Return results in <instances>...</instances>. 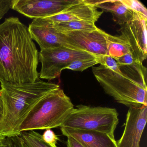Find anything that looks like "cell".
<instances>
[{"label": "cell", "mask_w": 147, "mask_h": 147, "mask_svg": "<svg viewBox=\"0 0 147 147\" xmlns=\"http://www.w3.org/2000/svg\"><path fill=\"white\" fill-rule=\"evenodd\" d=\"M38 53L28 27L18 18L0 24V81L35 82L39 79Z\"/></svg>", "instance_id": "cell-1"}, {"label": "cell", "mask_w": 147, "mask_h": 147, "mask_svg": "<svg viewBox=\"0 0 147 147\" xmlns=\"http://www.w3.org/2000/svg\"><path fill=\"white\" fill-rule=\"evenodd\" d=\"M92 71L105 92L129 108L147 106V69L143 63L119 65L113 58L102 57Z\"/></svg>", "instance_id": "cell-2"}, {"label": "cell", "mask_w": 147, "mask_h": 147, "mask_svg": "<svg viewBox=\"0 0 147 147\" xmlns=\"http://www.w3.org/2000/svg\"><path fill=\"white\" fill-rule=\"evenodd\" d=\"M4 104L0 136H19V128L35 106L52 91L60 88L57 84L38 79L31 83H10L0 81Z\"/></svg>", "instance_id": "cell-3"}, {"label": "cell", "mask_w": 147, "mask_h": 147, "mask_svg": "<svg viewBox=\"0 0 147 147\" xmlns=\"http://www.w3.org/2000/svg\"><path fill=\"white\" fill-rule=\"evenodd\" d=\"M74 108L63 90L56 89L35 106L20 125V132L61 127Z\"/></svg>", "instance_id": "cell-4"}, {"label": "cell", "mask_w": 147, "mask_h": 147, "mask_svg": "<svg viewBox=\"0 0 147 147\" xmlns=\"http://www.w3.org/2000/svg\"><path fill=\"white\" fill-rule=\"evenodd\" d=\"M118 113L115 108L76 106L61 127L105 133L114 139V131L119 123Z\"/></svg>", "instance_id": "cell-5"}, {"label": "cell", "mask_w": 147, "mask_h": 147, "mask_svg": "<svg viewBox=\"0 0 147 147\" xmlns=\"http://www.w3.org/2000/svg\"><path fill=\"white\" fill-rule=\"evenodd\" d=\"M97 57L91 53L64 46L41 50L38 53V61L41 63L39 78L49 81L54 80L74 61Z\"/></svg>", "instance_id": "cell-6"}, {"label": "cell", "mask_w": 147, "mask_h": 147, "mask_svg": "<svg viewBox=\"0 0 147 147\" xmlns=\"http://www.w3.org/2000/svg\"><path fill=\"white\" fill-rule=\"evenodd\" d=\"M66 47L96 56H107L109 34L98 28L93 31H76L63 34Z\"/></svg>", "instance_id": "cell-7"}, {"label": "cell", "mask_w": 147, "mask_h": 147, "mask_svg": "<svg viewBox=\"0 0 147 147\" xmlns=\"http://www.w3.org/2000/svg\"><path fill=\"white\" fill-rule=\"evenodd\" d=\"M78 0H13L11 9L30 19H42L58 14Z\"/></svg>", "instance_id": "cell-8"}, {"label": "cell", "mask_w": 147, "mask_h": 147, "mask_svg": "<svg viewBox=\"0 0 147 147\" xmlns=\"http://www.w3.org/2000/svg\"><path fill=\"white\" fill-rule=\"evenodd\" d=\"M147 20L135 13L134 18L120 26V36L129 45L135 62L142 63L147 56Z\"/></svg>", "instance_id": "cell-9"}, {"label": "cell", "mask_w": 147, "mask_h": 147, "mask_svg": "<svg viewBox=\"0 0 147 147\" xmlns=\"http://www.w3.org/2000/svg\"><path fill=\"white\" fill-rule=\"evenodd\" d=\"M147 120V106L129 108L124 129L117 141V147H141L140 142Z\"/></svg>", "instance_id": "cell-10"}, {"label": "cell", "mask_w": 147, "mask_h": 147, "mask_svg": "<svg viewBox=\"0 0 147 147\" xmlns=\"http://www.w3.org/2000/svg\"><path fill=\"white\" fill-rule=\"evenodd\" d=\"M28 30L32 40L39 45L40 50L66 47L63 34L57 30L52 22L46 18L33 19Z\"/></svg>", "instance_id": "cell-11"}, {"label": "cell", "mask_w": 147, "mask_h": 147, "mask_svg": "<svg viewBox=\"0 0 147 147\" xmlns=\"http://www.w3.org/2000/svg\"><path fill=\"white\" fill-rule=\"evenodd\" d=\"M103 13L98 11V8L88 3L87 0H78L62 12L46 18L55 23L77 20L95 23Z\"/></svg>", "instance_id": "cell-12"}, {"label": "cell", "mask_w": 147, "mask_h": 147, "mask_svg": "<svg viewBox=\"0 0 147 147\" xmlns=\"http://www.w3.org/2000/svg\"><path fill=\"white\" fill-rule=\"evenodd\" d=\"M63 136L73 138L84 147H117L115 138L105 133L61 127Z\"/></svg>", "instance_id": "cell-13"}, {"label": "cell", "mask_w": 147, "mask_h": 147, "mask_svg": "<svg viewBox=\"0 0 147 147\" xmlns=\"http://www.w3.org/2000/svg\"><path fill=\"white\" fill-rule=\"evenodd\" d=\"M88 1L96 8H100L103 12L111 13L113 15L114 22L120 26L130 21L135 15V13L127 8L121 2L120 0Z\"/></svg>", "instance_id": "cell-14"}, {"label": "cell", "mask_w": 147, "mask_h": 147, "mask_svg": "<svg viewBox=\"0 0 147 147\" xmlns=\"http://www.w3.org/2000/svg\"><path fill=\"white\" fill-rule=\"evenodd\" d=\"M52 23L57 30L62 34L73 32L93 31L98 28L95 25V23L90 21L75 20Z\"/></svg>", "instance_id": "cell-15"}, {"label": "cell", "mask_w": 147, "mask_h": 147, "mask_svg": "<svg viewBox=\"0 0 147 147\" xmlns=\"http://www.w3.org/2000/svg\"><path fill=\"white\" fill-rule=\"evenodd\" d=\"M131 52L129 44L120 36H113L109 34L107 56L116 60L127 53Z\"/></svg>", "instance_id": "cell-16"}, {"label": "cell", "mask_w": 147, "mask_h": 147, "mask_svg": "<svg viewBox=\"0 0 147 147\" xmlns=\"http://www.w3.org/2000/svg\"><path fill=\"white\" fill-rule=\"evenodd\" d=\"M19 136L23 147H51L43 141L42 135L35 131H23Z\"/></svg>", "instance_id": "cell-17"}, {"label": "cell", "mask_w": 147, "mask_h": 147, "mask_svg": "<svg viewBox=\"0 0 147 147\" xmlns=\"http://www.w3.org/2000/svg\"><path fill=\"white\" fill-rule=\"evenodd\" d=\"M100 57L76 60L66 67L65 69L82 72L90 67L100 64Z\"/></svg>", "instance_id": "cell-18"}, {"label": "cell", "mask_w": 147, "mask_h": 147, "mask_svg": "<svg viewBox=\"0 0 147 147\" xmlns=\"http://www.w3.org/2000/svg\"><path fill=\"white\" fill-rule=\"evenodd\" d=\"M127 8L141 15L147 20V10L144 5L137 0H120Z\"/></svg>", "instance_id": "cell-19"}, {"label": "cell", "mask_w": 147, "mask_h": 147, "mask_svg": "<svg viewBox=\"0 0 147 147\" xmlns=\"http://www.w3.org/2000/svg\"><path fill=\"white\" fill-rule=\"evenodd\" d=\"M42 137L43 141L51 147H57V144L59 138L51 129L45 130Z\"/></svg>", "instance_id": "cell-20"}, {"label": "cell", "mask_w": 147, "mask_h": 147, "mask_svg": "<svg viewBox=\"0 0 147 147\" xmlns=\"http://www.w3.org/2000/svg\"><path fill=\"white\" fill-rule=\"evenodd\" d=\"M115 61L119 65H130L135 62L131 52L120 57Z\"/></svg>", "instance_id": "cell-21"}, {"label": "cell", "mask_w": 147, "mask_h": 147, "mask_svg": "<svg viewBox=\"0 0 147 147\" xmlns=\"http://www.w3.org/2000/svg\"><path fill=\"white\" fill-rule=\"evenodd\" d=\"M12 1L0 0V20L11 9Z\"/></svg>", "instance_id": "cell-22"}, {"label": "cell", "mask_w": 147, "mask_h": 147, "mask_svg": "<svg viewBox=\"0 0 147 147\" xmlns=\"http://www.w3.org/2000/svg\"><path fill=\"white\" fill-rule=\"evenodd\" d=\"M9 147H23L22 139L20 136L7 138Z\"/></svg>", "instance_id": "cell-23"}, {"label": "cell", "mask_w": 147, "mask_h": 147, "mask_svg": "<svg viewBox=\"0 0 147 147\" xmlns=\"http://www.w3.org/2000/svg\"><path fill=\"white\" fill-rule=\"evenodd\" d=\"M67 137L66 144L67 147H84L76 139L70 136Z\"/></svg>", "instance_id": "cell-24"}, {"label": "cell", "mask_w": 147, "mask_h": 147, "mask_svg": "<svg viewBox=\"0 0 147 147\" xmlns=\"http://www.w3.org/2000/svg\"><path fill=\"white\" fill-rule=\"evenodd\" d=\"M3 113H4V104L1 97V93L0 91V127L1 125V122L3 119Z\"/></svg>", "instance_id": "cell-25"}, {"label": "cell", "mask_w": 147, "mask_h": 147, "mask_svg": "<svg viewBox=\"0 0 147 147\" xmlns=\"http://www.w3.org/2000/svg\"><path fill=\"white\" fill-rule=\"evenodd\" d=\"M0 147H9L7 137L0 136Z\"/></svg>", "instance_id": "cell-26"}]
</instances>
